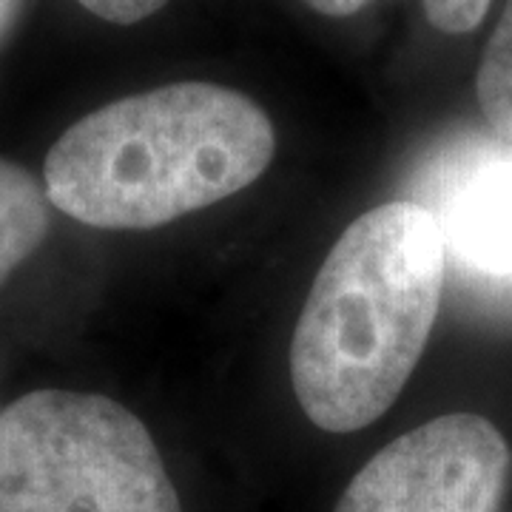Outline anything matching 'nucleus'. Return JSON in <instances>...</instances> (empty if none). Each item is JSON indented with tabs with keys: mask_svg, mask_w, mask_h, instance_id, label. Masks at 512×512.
Returning <instances> with one entry per match:
<instances>
[{
	"mask_svg": "<svg viewBox=\"0 0 512 512\" xmlns=\"http://www.w3.org/2000/svg\"><path fill=\"white\" fill-rule=\"evenodd\" d=\"M476 94L490 128L512 143V0H507L478 63Z\"/></svg>",
	"mask_w": 512,
	"mask_h": 512,
	"instance_id": "7",
	"label": "nucleus"
},
{
	"mask_svg": "<svg viewBox=\"0 0 512 512\" xmlns=\"http://www.w3.org/2000/svg\"><path fill=\"white\" fill-rule=\"evenodd\" d=\"M447 245L419 202L356 217L316 271L291 339L293 396L328 433L387 413L419 365L439 316Z\"/></svg>",
	"mask_w": 512,
	"mask_h": 512,
	"instance_id": "1",
	"label": "nucleus"
},
{
	"mask_svg": "<svg viewBox=\"0 0 512 512\" xmlns=\"http://www.w3.org/2000/svg\"><path fill=\"white\" fill-rule=\"evenodd\" d=\"M0 512H183L148 427L100 393L35 390L0 410Z\"/></svg>",
	"mask_w": 512,
	"mask_h": 512,
	"instance_id": "3",
	"label": "nucleus"
},
{
	"mask_svg": "<svg viewBox=\"0 0 512 512\" xmlns=\"http://www.w3.org/2000/svg\"><path fill=\"white\" fill-rule=\"evenodd\" d=\"M510 464L493 421L447 413L379 450L333 512H498Z\"/></svg>",
	"mask_w": 512,
	"mask_h": 512,
	"instance_id": "4",
	"label": "nucleus"
},
{
	"mask_svg": "<svg viewBox=\"0 0 512 512\" xmlns=\"http://www.w3.org/2000/svg\"><path fill=\"white\" fill-rule=\"evenodd\" d=\"M52 202L32 171L0 157V288L49 237Z\"/></svg>",
	"mask_w": 512,
	"mask_h": 512,
	"instance_id": "6",
	"label": "nucleus"
},
{
	"mask_svg": "<svg viewBox=\"0 0 512 512\" xmlns=\"http://www.w3.org/2000/svg\"><path fill=\"white\" fill-rule=\"evenodd\" d=\"M439 220L447 254L481 276L512 279V154H484L444 188Z\"/></svg>",
	"mask_w": 512,
	"mask_h": 512,
	"instance_id": "5",
	"label": "nucleus"
},
{
	"mask_svg": "<svg viewBox=\"0 0 512 512\" xmlns=\"http://www.w3.org/2000/svg\"><path fill=\"white\" fill-rule=\"evenodd\" d=\"M302 3L311 6L319 15H328V18H350L359 9H365L370 0H302Z\"/></svg>",
	"mask_w": 512,
	"mask_h": 512,
	"instance_id": "10",
	"label": "nucleus"
},
{
	"mask_svg": "<svg viewBox=\"0 0 512 512\" xmlns=\"http://www.w3.org/2000/svg\"><path fill=\"white\" fill-rule=\"evenodd\" d=\"M20 6H23V0H0V43L9 37L12 29H15V23H18V15H20Z\"/></svg>",
	"mask_w": 512,
	"mask_h": 512,
	"instance_id": "11",
	"label": "nucleus"
},
{
	"mask_svg": "<svg viewBox=\"0 0 512 512\" xmlns=\"http://www.w3.org/2000/svg\"><path fill=\"white\" fill-rule=\"evenodd\" d=\"M493 0H421L424 18L444 35H467L487 18Z\"/></svg>",
	"mask_w": 512,
	"mask_h": 512,
	"instance_id": "8",
	"label": "nucleus"
},
{
	"mask_svg": "<svg viewBox=\"0 0 512 512\" xmlns=\"http://www.w3.org/2000/svg\"><path fill=\"white\" fill-rule=\"evenodd\" d=\"M77 3L97 18L131 26V23H140V20L157 15L168 0H77Z\"/></svg>",
	"mask_w": 512,
	"mask_h": 512,
	"instance_id": "9",
	"label": "nucleus"
},
{
	"mask_svg": "<svg viewBox=\"0 0 512 512\" xmlns=\"http://www.w3.org/2000/svg\"><path fill=\"white\" fill-rule=\"evenodd\" d=\"M274 154V123L248 94L171 83L66 128L43 185L52 208L83 225L148 231L245 191Z\"/></svg>",
	"mask_w": 512,
	"mask_h": 512,
	"instance_id": "2",
	"label": "nucleus"
}]
</instances>
